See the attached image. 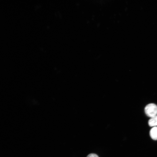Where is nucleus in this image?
<instances>
[{
    "instance_id": "f257e3e1",
    "label": "nucleus",
    "mask_w": 157,
    "mask_h": 157,
    "mask_svg": "<svg viewBox=\"0 0 157 157\" xmlns=\"http://www.w3.org/2000/svg\"><path fill=\"white\" fill-rule=\"evenodd\" d=\"M144 111L146 115L151 117L157 115V106L154 103H150L145 106Z\"/></svg>"
},
{
    "instance_id": "f03ea898",
    "label": "nucleus",
    "mask_w": 157,
    "mask_h": 157,
    "mask_svg": "<svg viewBox=\"0 0 157 157\" xmlns=\"http://www.w3.org/2000/svg\"><path fill=\"white\" fill-rule=\"evenodd\" d=\"M150 135L151 138L154 140H157V127H154L150 131Z\"/></svg>"
},
{
    "instance_id": "7ed1b4c3",
    "label": "nucleus",
    "mask_w": 157,
    "mask_h": 157,
    "mask_svg": "<svg viewBox=\"0 0 157 157\" xmlns=\"http://www.w3.org/2000/svg\"><path fill=\"white\" fill-rule=\"evenodd\" d=\"M148 124L150 126L157 125V115L151 118L149 120Z\"/></svg>"
},
{
    "instance_id": "20e7f679",
    "label": "nucleus",
    "mask_w": 157,
    "mask_h": 157,
    "mask_svg": "<svg viewBox=\"0 0 157 157\" xmlns=\"http://www.w3.org/2000/svg\"><path fill=\"white\" fill-rule=\"evenodd\" d=\"M87 157H99L96 154L94 153H91L88 154Z\"/></svg>"
}]
</instances>
